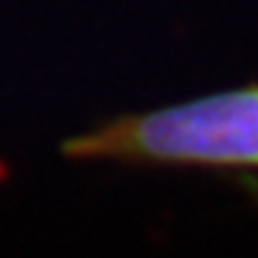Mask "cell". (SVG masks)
<instances>
[{
    "label": "cell",
    "instance_id": "obj_1",
    "mask_svg": "<svg viewBox=\"0 0 258 258\" xmlns=\"http://www.w3.org/2000/svg\"><path fill=\"white\" fill-rule=\"evenodd\" d=\"M63 154L96 162L258 170V83L214 91L80 132Z\"/></svg>",
    "mask_w": 258,
    "mask_h": 258
}]
</instances>
